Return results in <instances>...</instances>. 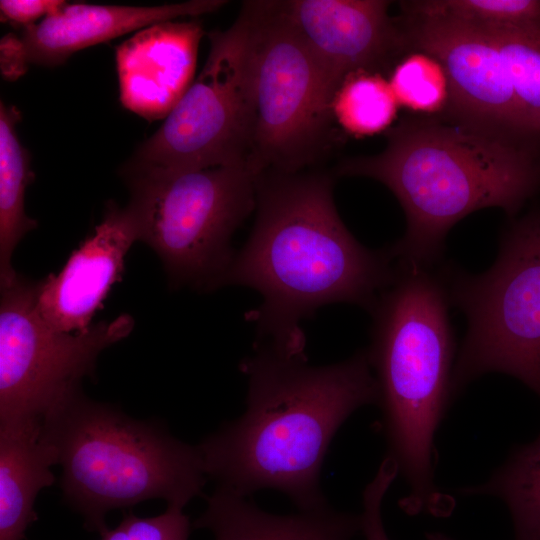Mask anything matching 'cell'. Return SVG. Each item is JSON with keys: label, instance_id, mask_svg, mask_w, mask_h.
Segmentation results:
<instances>
[{"label": "cell", "instance_id": "obj_1", "mask_svg": "<svg viewBox=\"0 0 540 540\" xmlns=\"http://www.w3.org/2000/svg\"><path fill=\"white\" fill-rule=\"evenodd\" d=\"M239 368L245 412L197 445L207 477L245 497L280 491L298 511L327 505L320 474L335 433L356 409L378 404L367 350L314 366L305 350L256 340Z\"/></svg>", "mask_w": 540, "mask_h": 540}, {"label": "cell", "instance_id": "obj_2", "mask_svg": "<svg viewBox=\"0 0 540 540\" xmlns=\"http://www.w3.org/2000/svg\"><path fill=\"white\" fill-rule=\"evenodd\" d=\"M256 219L234 255L223 285L246 286L262 298L246 319L257 339L305 350L301 322L339 302L368 311L396 279L390 246L371 250L351 234L323 172H263L257 177Z\"/></svg>", "mask_w": 540, "mask_h": 540}, {"label": "cell", "instance_id": "obj_3", "mask_svg": "<svg viewBox=\"0 0 540 540\" xmlns=\"http://www.w3.org/2000/svg\"><path fill=\"white\" fill-rule=\"evenodd\" d=\"M337 172L371 178L395 195L407 225L393 256L430 269L461 219L489 207L512 218L538 193L540 153L431 117L401 123L380 153L346 159Z\"/></svg>", "mask_w": 540, "mask_h": 540}, {"label": "cell", "instance_id": "obj_4", "mask_svg": "<svg viewBox=\"0 0 540 540\" xmlns=\"http://www.w3.org/2000/svg\"><path fill=\"white\" fill-rule=\"evenodd\" d=\"M441 275L399 263L372 315L369 361L389 455L410 487L407 512L438 510L433 439L451 399L454 339Z\"/></svg>", "mask_w": 540, "mask_h": 540}, {"label": "cell", "instance_id": "obj_5", "mask_svg": "<svg viewBox=\"0 0 540 540\" xmlns=\"http://www.w3.org/2000/svg\"><path fill=\"white\" fill-rule=\"evenodd\" d=\"M66 503L102 534L106 514L148 499L184 508L208 479L197 446L78 392L43 420Z\"/></svg>", "mask_w": 540, "mask_h": 540}, {"label": "cell", "instance_id": "obj_6", "mask_svg": "<svg viewBox=\"0 0 540 540\" xmlns=\"http://www.w3.org/2000/svg\"><path fill=\"white\" fill-rule=\"evenodd\" d=\"M130 211L139 240L161 259L173 286H223L231 238L256 208L257 177L246 165L165 171L129 168Z\"/></svg>", "mask_w": 540, "mask_h": 540}, {"label": "cell", "instance_id": "obj_7", "mask_svg": "<svg viewBox=\"0 0 540 540\" xmlns=\"http://www.w3.org/2000/svg\"><path fill=\"white\" fill-rule=\"evenodd\" d=\"M251 18L247 166L296 173L325 151L337 92L282 1H246Z\"/></svg>", "mask_w": 540, "mask_h": 540}, {"label": "cell", "instance_id": "obj_8", "mask_svg": "<svg viewBox=\"0 0 540 540\" xmlns=\"http://www.w3.org/2000/svg\"><path fill=\"white\" fill-rule=\"evenodd\" d=\"M440 275L449 304L467 319L451 397L490 372L511 375L540 397V209L505 227L487 271L446 267Z\"/></svg>", "mask_w": 540, "mask_h": 540}, {"label": "cell", "instance_id": "obj_9", "mask_svg": "<svg viewBox=\"0 0 540 540\" xmlns=\"http://www.w3.org/2000/svg\"><path fill=\"white\" fill-rule=\"evenodd\" d=\"M209 40V54L198 77L159 129L141 144L130 168L247 166L251 18L245 3L233 24L211 32Z\"/></svg>", "mask_w": 540, "mask_h": 540}, {"label": "cell", "instance_id": "obj_10", "mask_svg": "<svg viewBox=\"0 0 540 540\" xmlns=\"http://www.w3.org/2000/svg\"><path fill=\"white\" fill-rule=\"evenodd\" d=\"M133 327V318L121 314L82 333L55 330L38 311L36 283L18 275L1 289L0 422L43 420L82 391L99 354Z\"/></svg>", "mask_w": 540, "mask_h": 540}, {"label": "cell", "instance_id": "obj_11", "mask_svg": "<svg viewBox=\"0 0 540 540\" xmlns=\"http://www.w3.org/2000/svg\"><path fill=\"white\" fill-rule=\"evenodd\" d=\"M399 26L406 50L431 55L445 70L450 103L441 118L532 149L503 56L484 28L405 13Z\"/></svg>", "mask_w": 540, "mask_h": 540}, {"label": "cell", "instance_id": "obj_12", "mask_svg": "<svg viewBox=\"0 0 540 540\" xmlns=\"http://www.w3.org/2000/svg\"><path fill=\"white\" fill-rule=\"evenodd\" d=\"M288 18L337 90L351 74L373 72L406 51L385 0L282 1Z\"/></svg>", "mask_w": 540, "mask_h": 540}, {"label": "cell", "instance_id": "obj_13", "mask_svg": "<svg viewBox=\"0 0 540 540\" xmlns=\"http://www.w3.org/2000/svg\"><path fill=\"white\" fill-rule=\"evenodd\" d=\"M137 240L128 208L110 204L94 233L72 252L59 273L36 282L37 307L44 321L61 332L88 331Z\"/></svg>", "mask_w": 540, "mask_h": 540}, {"label": "cell", "instance_id": "obj_14", "mask_svg": "<svg viewBox=\"0 0 540 540\" xmlns=\"http://www.w3.org/2000/svg\"><path fill=\"white\" fill-rule=\"evenodd\" d=\"M203 28L197 21H165L117 46L120 101L153 121L166 118L193 82Z\"/></svg>", "mask_w": 540, "mask_h": 540}, {"label": "cell", "instance_id": "obj_15", "mask_svg": "<svg viewBox=\"0 0 540 540\" xmlns=\"http://www.w3.org/2000/svg\"><path fill=\"white\" fill-rule=\"evenodd\" d=\"M226 3L193 0L150 7L67 3L24 28L19 37L28 64L57 66L81 49L156 23L211 13Z\"/></svg>", "mask_w": 540, "mask_h": 540}, {"label": "cell", "instance_id": "obj_16", "mask_svg": "<svg viewBox=\"0 0 540 540\" xmlns=\"http://www.w3.org/2000/svg\"><path fill=\"white\" fill-rule=\"evenodd\" d=\"M246 498L216 486L192 527L210 531L214 540H353L361 532L360 515L336 511L329 504L276 515Z\"/></svg>", "mask_w": 540, "mask_h": 540}, {"label": "cell", "instance_id": "obj_17", "mask_svg": "<svg viewBox=\"0 0 540 540\" xmlns=\"http://www.w3.org/2000/svg\"><path fill=\"white\" fill-rule=\"evenodd\" d=\"M57 464L42 420L0 422V540H23L38 517V493L52 486Z\"/></svg>", "mask_w": 540, "mask_h": 540}, {"label": "cell", "instance_id": "obj_18", "mask_svg": "<svg viewBox=\"0 0 540 540\" xmlns=\"http://www.w3.org/2000/svg\"><path fill=\"white\" fill-rule=\"evenodd\" d=\"M20 112L0 103V288L12 284L18 274L12 256L20 240L37 227L24 210L25 191L33 180L28 151L20 143L16 124Z\"/></svg>", "mask_w": 540, "mask_h": 540}, {"label": "cell", "instance_id": "obj_19", "mask_svg": "<svg viewBox=\"0 0 540 540\" xmlns=\"http://www.w3.org/2000/svg\"><path fill=\"white\" fill-rule=\"evenodd\" d=\"M461 492L501 498L511 513L516 540H540V434L515 449L486 483Z\"/></svg>", "mask_w": 540, "mask_h": 540}, {"label": "cell", "instance_id": "obj_20", "mask_svg": "<svg viewBox=\"0 0 540 540\" xmlns=\"http://www.w3.org/2000/svg\"><path fill=\"white\" fill-rule=\"evenodd\" d=\"M481 28L503 56L526 141L540 153V27Z\"/></svg>", "mask_w": 540, "mask_h": 540}, {"label": "cell", "instance_id": "obj_21", "mask_svg": "<svg viewBox=\"0 0 540 540\" xmlns=\"http://www.w3.org/2000/svg\"><path fill=\"white\" fill-rule=\"evenodd\" d=\"M398 101L387 82L375 72L349 75L333 100V116L350 134L371 135L386 130L396 116Z\"/></svg>", "mask_w": 540, "mask_h": 540}, {"label": "cell", "instance_id": "obj_22", "mask_svg": "<svg viewBox=\"0 0 540 540\" xmlns=\"http://www.w3.org/2000/svg\"><path fill=\"white\" fill-rule=\"evenodd\" d=\"M402 13L477 27L538 28L540 0H420L400 2Z\"/></svg>", "mask_w": 540, "mask_h": 540}, {"label": "cell", "instance_id": "obj_23", "mask_svg": "<svg viewBox=\"0 0 540 540\" xmlns=\"http://www.w3.org/2000/svg\"><path fill=\"white\" fill-rule=\"evenodd\" d=\"M389 84L398 104L419 113L443 117L450 88L442 65L421 51L410 52L393 68Z\"/></svg>", "mask_w": 540, "mask_h": 540}, {"label": "cell", "instance_id": "obj_24", "mask_svg": "<svg viewBox=\"0 0 540 540\" xmlns=\"http://www.w3.org/2000/svg\"><path fill=\"white\" fill-rule=\"evenodd\" d=\"M192 525L183 508L167 506L155 517H137L128 513L113 529H107L100 540H188Z\"/></svg>", "mask_w": 540, "mask_h": 540}, {"label": "cell", "instance_id": "obj_25", "mask_svg": "<svg viewBox=\"0 0 540 540\" xmlns=\"http://www.w3.org/2000/svg\"><path fill=\"white\" fill-rule=\"evenodd\" d=\"M398 471L396 462L389 456L381 462L374 478L362 493L361 532L365 540H389L382 520V502L395 480Z\"/></svg>", "mask_w": 540, "mask_h": 540}, {"label": "cell", "instance_id": "obj_26", "mask_svg": "<svg viewBox=\"0 0 540 540\" xmlns=\"http://www.w3.org/2000/svg\"><path fill=\"white\" fill-rule=\"evenodd\" d=\"M66 4L61 0H1V19L26 28L41 17L57 13Z\"/></svg>", "mask_w": 540, "mask_h": 540}, {"label": "cell", "instance_id": "obj_27", "mask_svg": "<svg viewBox=\"0 0 540 540\" xmlns=\"http://www.w3.org/2000/svg\"><path fill=\"white\" fill-rule=\"evenodd\" d=\"M19 35L6 34L0 41L1 75L8 81L21 77L28 69Z\"/></svg>", "mask_w": 540, "mask_h": 540}, {"label": "cell", "instance_id": "obj_28", "mask_svg": "<svg viewBox=\"0 0 540 540\" xmlns=\"http://www.w3.org/2000/svg\"><path fill=\"white\" fill-rule=\"evenodd\" d=\"M427 540H452L447 535L440 532H431L426 534Z\"/></svg>", "mask_w": 540, "mask_h": 540}]
</instances>
